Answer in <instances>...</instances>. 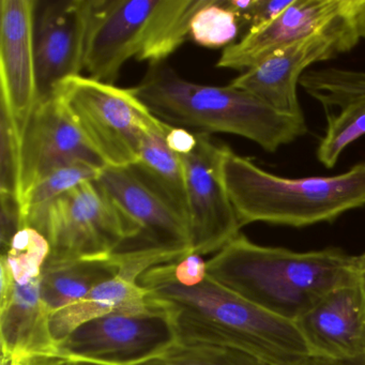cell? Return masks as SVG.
<instances>
[{"label": "cell", "mask_w": 365, "mask_h": 365, "mask_svg": "<svg viewBox=\"0 0 365 365\" xmlns=\"http://www.w3.org/2000/svg\"><path fill=\"white\" fill-rule=\"evenodd\" d=\"M147 302L170 316L179 344L232 348L272 365H299L311 349L297 324L269 313L207 275L194 287L175 279L172 262L145 271Z\"/></svg>", "instance_id": "cell-1"}, {"label": "cell", "mask_w": 365, "mask_h": 365, "mask_svg": "<svg viewBox=\"0 0 365 365\" xmlns=\"http://www.w3.org/2000/svg\"><path fill=\"white\" fill-rule=\"evenodd\" d=\"M361 274L359 256L336 247L300 253L262 247L241 234L207 262V275L213 281L294 322Z\"/></svg>", "instance_id": "cell-2"}, {"label": "cell", "mask_w": 365, "mask_h": 365, "mask_svg": "<svg viewBox=\"0 0 365 365\" xmlns=\"http://www.w3.org/2000/svg\"><path fill=\"white\" fill-rule=\"evenodd\" d=\"M134 93L160 120L194 133H228L256 143L268 153L307 133L305 118L273 110L232 85L207 86L185 80L165 63L149 65Z\"/></svg>", "instance_id": "cell-3"}, {"label": "cell", "mask_w": 365, "mask_h": 365, "mask_svg": "<svg viewBox=\"0 0 365 365\" xmlns=\"http://www.w3.org/2000/svg\"><path fill=\"white\" fill-rule=\"evenodd\" d=\"M221 170L241 226L262 222L304 227L365 206V162L336 176L284 178L225 146Z\"/></svg>", "instance_id": "cell-4"}, {"label": "cell", "mask_w": 365, "mask_h": 365, "mask_svg": "<svg viewBox=\"0 0 365 365\" xmlns=\"http://www.w3.org/2000/svg\"><path fill=\"white\" fill-rule=\"evenodd\" d=\"M206 0H89L84 69L113 84L131 58L164 63L190 37Z\"/></svg>", "instance_id": "cell-5"}, {"label": "cell", "mask_w": 365, "mask_h": 365, "mask_svg": "<svg viewBox=\"0 0 365 365\" xmlns=\"http://www.w3.org/2000/svg\"><path fill=\"white\" fill-rule=\"evenodd\" d=\"M97 182L135 228L110 254L119 271L138 277L192 254L187 220L132 166H106Z\"/></svg>", "instance_id": "cell-6"}, {"label": "cell", "mask_w": 365, "mask_h": 365, "mask_svg": "<svg viewBox=\"0 0 365 365\" xmlns=\"http://www.w3.org/2000/svg\"><path fill=\"white\" fill-rule=\"evenodd\" d=\"M54 95L106 166L134 165L143 134L162 121L138 99L133 89L119 88L89 76L67 78Z\"/></svg>", "instance_id": "cell-7"}, {"label": "cell", "mask_w": 365, "mask_h": 365, "mask_svg": "<svg viewBox=\"0 0 365 365\" xmlns=\"http://www.w3.org/2000/svg\"><path fill=\"white\" fill-rule=\"evenodd\" d=\"M31 227L50 242L43 268L108 259L120 243L135 235L133 224L97 180L82 183L57 198Z\"/></svg>", "instance_id": "cell-8"}, {"label": "cell", "mask_w": 365, "mask_h": 365, "mask_svg": "<svg viewBox=\"0 0 365 365\" xmlns=\"http://www.w3.org/2000/svg\"><path fill=\"white\" fill-rule=\"evenodd\" d=\"M140 313H115L91 320L57 344V356L106 365H136L163 356L178 345L170 316L148 304Z\"/></svg>", "instance_id": "cell-9"}, {"label": "cell", "mask_w": 365, "mask_h": 365, "mask_svg": "<svg viewBox=\"0 0 365 365\" xmlns=\"http://www.w3.org/2000/svg\"><path fill=\"white\" fill-rule=\"evenodd\" d=\"M351 9L352 0H348L345 14L330 26L273 53L230 85L252 93L281 114L305 118L297 86L307 68L349 52L356 46L360 38L352 23Z\"/></svg>", "instance_id": "cell-10"}, {"label": "cell", "mask_w": 365, "mask_h": 365, "mask_svg": "<svg viewBox=\"0 0 365 365\" xmlns=\"http://www.w3.org/2000/svg\"><path fill=\"white\" fill-rule=\"evenodd\" d=\"M198 134L196 148L180 155L187 194V223L192 253L219 252L240 235L241 226L222 177L225 146Z\"/></svg>", "instance_id": "cell-11"}, {"label": "cell", "mask_w": 365, "mask_h": 365, "mask_svg": "<svg viewBox=\"0 0 365 365\" xmlns=\"http://www.w3.org/2000/svg\"><path fill=\"white\" fill-rule=\"evenodd\" d=\"M89 0L37 1L35 54L37 103L84 69Z\"/></svg>", "instance_id": "cell-12"}, {"label": "cell", "mask_w": 365, "mask_h": 365, "mask_svg": "<svg viewBox=\"0 0 365 365\" xmlns=\"http://www.w3.org/2000/svg\"><path fill=\"white\" fill-rule=\"evenodd\" d=\"M74 163L106 168L54 95L36 104L22 132V198L42 177Z\"/></svg>", "instance_id": "cell-13"}, {"label": "cell", "mask_w": 365, "mask_h": 365, "mask_svg": "<svg viewBox=\"0 0 365 365\" xmlns=\"http://www.w3.org/2000/svg\"><path fill=\"white\" fill-rule=\"evenodd\" d=\"M36 6L37 0L0 1V100L21 135L37 104Z\"/></svg>", "instance_id": "cell-14"}, {"label": "cell", "mask_w": 365, "mask_h": 365, "mask_svg": "<svg viewBox=\"0 0 365 365\" xmlns=\"http://www.w3.org/2000/svg\"><path fill=\"white\" fill-rule=\"evenodd\" d=\"M347 7L348 0H294L277 18L224 48L217 67L247 71L273 53L324 31Z\"/></svg>", "instance_id": "cell-15"}, {"label": "cell", "mask_w": 365, "mask_h": 365, "mask_svg": "<svg viewBox=\"0 0 365 365\" xmlns=\"http://www.w3.org/2000/svg\"><path fill=\"white\" fill-rule=\"evenodd\" d=\"M313 356L351 358L365 354L362 274L339 286L294 322Z\"/></svg>", "instance_id": "cell-16"}, {"label": "cell", "mask_w": 365, "mask_h": 365, "mask_svg": "<svg viewBox=\"0 0 365 365\" xmlns=\"http://www.w3.org/2000/svg\"><path fill=\"white\" fill-rule=\"evenodd\" d=\"M41 277L16 282L11 299L0 309L1 358H58L50 331L52 314L41 298Z\"/></svg>", "instance_id": "cell-17"}, {"label": "cell", "mask_w": 365, "mask_h": 365, "mask_svg": "<svg viewBox=\"0 0 365 365\" xmlns=\"http://www.w3.org/2000/svg\"><path fill=\"white\" fill-rule=\"evenodd\" d=\"M148 290L138 279L118 273L93 288L84 298L59 309L50 318V331L55 343L65 339L87 322L115 313H140L148 309Z\"/></svg>", "instance_id": "cell-18"}, {"label": "cell", "mask_w": 365, "mask_h": 365, "mask_svg": "<svg viewBox=\"0 0 365 365\" xmlns=\"http://www.w3.org/2000/svg\"><path fill=\"white\" fill-rule=\"evenodd\" d=\"M170 128V125L161 121L159 125L143 134L138 160L132 168L146 179L187 222L185 168L180 155L175 153L166 144V134Z\"/></svg>", "instance_id": "cell-19"}, {"label": "cell", "mask_w": 365, "mask_h": 365, "mask_svg": "<svg viewBox=\"0 0 365 365\" xmlns=\"http://www.w3.org/2000/svg\"><path fill=\"white\" fill-rule=\"evenodd\" d=\"M119 268L108 259L78 260L43 268L41 298L51 314L84 298L100 284L114 279Z\"/></svg>", "instance_id": "cell-20"}, {"label": "cell", "mask_w": 365, "mask_h": 365, "mask_svg": "<svg viewBox=\"0 0 365 365\" xmlns=\"http://www.w3.org/2000/svg\"><path fill=\"white\" fill-rule=\"evenodd\" d=\"M103 168L87 163L63 166L34 183L22 198L25 224L31 226L37 221L53 202L67 192L87 181L97 180Z\"/></svg>", "instance_id": "cell-21"}, {"label": "cell", "mask_w": 365, "mask_h": 365, "mask_svg": "<svg viewBox=\"0 0 365 365\" xmlns=\"http://www.w3.org/2000/svg\"><path fill=\"white\" fill-rule=\"evenodd\" d=\"M363 135H365V99L344 104L337 114L328 116L326 132L318 145V161L324 168H334L341 153Z\"/></svg>", "instance_id": "cell-22"}, {"label": "cell", "mask_w": 365, "mask_h": 365, "mask_svg": "<svg viewBox=\"0 0 365 365\" xmlns=\"http://www.w3.org/2000/svg\"><path fill=\"white\" fill-rule=\"evenodd\" d=\"M51 253L50 242L39 230L25 226L16 232L1 260L7 264L16 283L42 277Z\"/></svg>", "instance_id": "cell-23"}, {"label": "cell", "mask_w": 365, "mask_h": 365, "mask_svg": "<svg viewBox=\"0 0 365 365\" xmlns=\"http://www.w3.org/2000/svg\"><path fill=\"white\" fill-rule=\"evenodd\" d=\"M239 26L238 16L224 0H206L192 18L190 37L205 48H225L234 44Z\"/></svg>", "instance_id": "cell-24"}, {"label": "cell", "mask_w": 365, "mask_h": 365, "mask_svg": "<svg viewBox=\"0 0 365 365\" xmlns=\"http://www.w3.org/2000/svg\"><path fill=\"white\" fill-rule=\"evenodd\" d=\"M0 196L22 204V135L9 108L0 100Z\"/></svg>", "instance_id": "cell-25"}, {"label": "cell", "mask_w": 365, "mask_h": 365, "mask_svg": "<svg viewBox=\"0 0 365 365\" xmlns=\"http://www.w3.org/2000/svg\"><path fill=\"white\" fill-rule=\"evenodd\" d=\"M162 358L170 365H272L238 349L209 345H178Z\"/></svg>", "instance_id": "cell-26"}, {"label": "cell", "mask_w": 365, "mask_h": 365, "mask_svg": "<svg viewBox=\"0 0 365 365\" xmlns=\"http://www.w3.org/2000/svg\"><path fill=\"white\" fill-rule=\"evenodd\" d=\"M0 241L4 252L9 247L19 230L26 226L20 200L8 196H0Z\"/></svg>", "instance_id": "cell-27"}, {"label": "cell", "mask_w": 365, "mask_h": 365, "mask_svg": "<svg viewBox=\"0 0 365 365\" xmlns=\"http://www.w3.org/2000/svg\"><path fill=\"white\" fill-rule=\"evenodd\" d=\"M172 269L175 279L185 287L197 286L207 277V262L195 253L172 262Z\"/></svg>", "instance_id": "cell-28"}, {"label": "cell", "mask_w": 365, "mask_h": 365, "mask_svg": "<svg viewBox=\"0 0 365 365\" xmlns=\"http://www.w3.org/2000/svg\"><path fill=\"white\" fill-rule=\"evenodd\" d=\"M292 3L294 0H254L253 7L247 19L249 31L270 22Z\"/></svg>", "instance_id": "cell-29"}, {"label": "cell", "mask_w": 365, "mask_h": 365, "mask_svg": "<svg viewBox=\"0 0 365 365\" xmlns=\"http://www.w3.org/2000/svg\"><path fill=\"white\" fill-rule=\"evenodd\" d=\"M166 144L178 155L191 153L197 146L198 134L183 128L170 125L166 134Z\"/></svg>", "instance_id": "cell-30"}, {"label": "cell", "mask_w": 365, "mask_h": 365, "mask_svg": "<svg viewBox=\"0 0 365 365\" xmlns=\"http://www.w3.org/2000/svg\"><path fill=\"white\" fill-rule=\"evenodd\" d=\"M299 365H365V354L351 358H327L312 356Z\"/></svg>", "instance_id": "cell-31"}, {"label": "cell", "mask_w": 365, "mask_h": 365, "mask_svg": "<svg viewBox=\"0 0 365 365\" xmlns=\"http://www.w3.org/2000/svg\"><path fill=\"white\" fill-rule=\"evenodd\" d=\"M351 19L356 35L365 39V0H352Z\"/></svg>", "instance_id": "cell-32"}, {"label": "cell", "mask_w": 365, "mask_h": 365, "mask_svg": "<svg viewBox=\"0 0 365 365\" xmlns=\"http://www.w3.org/2000/svg\"><path fill=\"white\" fill-rule=\"evenodd\" d=\"M59 358L34 356L26 359L1 358V365H52Z\"/></svg>", "instance_id": "cell-33"}, {"label": "cell", "mask_w": 365, "mask_h": 365, "mask_svg": "<svg viewBox=\"0 0 365 365\" xmlns=\"http://www.w3.org/2000/svg\"><path fill=\"white\" fill-rule=\"evenodd\" d=\"M136 365H170L168 361L164 360L162 356L160 358H153L150 359V360L144 361V362L138 363Z\"/></svg>", "instance_id": "cell-34"}, {"label": "cell", "mask_w": 365, "mask_h": 365, "mask_svg": "<svg viewBox=\"0 0 365 365\" xmlns=\"http://www.w3.org/2000/svg\"><path fill=\"white\" fill-rule=\"evenodd\" d=\"M68 365H106L101 363L89 362V361H68Z\"/></svg>", "instance_id": "cell-35"}, {"label": "cell", "mask_w": 365, "mask_h": 365, "mask_svg": "<svg viewBox=\"0 0 365 365\" xmlns=\"http://www.w3.org/2000/svg\"><path fill=\"white\" fill-rule=\"evenodd\" d=\"M359 260H360L361 273L365 272V253L359 256Z\"/></svg>", "instance_id": "cell-36"}, {"label": "cell", "mask_w": 365, "mask_h": 365, "mask_svg": "<svg viewBox=\"0 0 365 365\" xmlns=\"http://www.w3.org/2000/svg\"><path fill=\"white\" fill-rule=\"evenodd\" d=\"M52 365H68V361L63 360V359H57Z\"/></svg>", "instance_id": "cell-37"}, {"label": "cell", "mask_w": 365, "mask_h": 365, "mask_svg": "<svg viewBox=\"0 0 365 365\" xmlns=\"http://www.w3.org/2000/svg\"><path fill=\"white\" fill-rule=\"evenodd\" d=\"M362 279H363V284H364V288H365V272L362 273Z\"/></svg>", "instance_id": "cell-38"}]
</instances>
